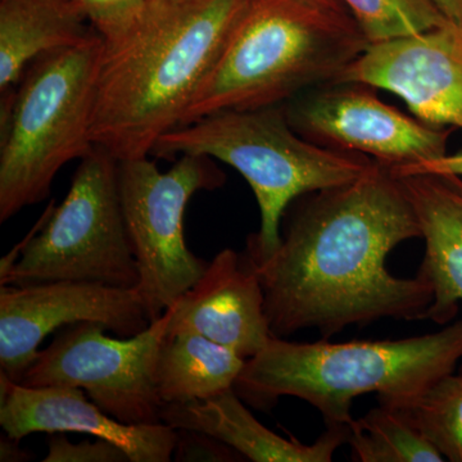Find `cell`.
I'll list each match as a JSON object with an SVG mask.
<instances>
[{
    "instance_id": "6da1fadb",
    "label": "cell",
    "mask_w": 462,
    "mask_h": 462,
    "mask_svg": "<svg viewBox=\"0 0 462 462\" xmlns=\"http://www.w3.org/2000/svg\"><path fill=\"white\" fill-rule=\"evenodd\" d=\"M282 242L264 258L243 254L276 338L318 329L324 339L380 319L424 320L433 288L387 269L392 249L421 238L402 181L374 161L354 181L300 197L282 216Z\"/></svg>"
},
{
    "instance_id": "7a4b0ae2",
    "label": "cell",
    "mask_w": 462,
    "mask_h": 462,
    "mask_svg": "<svg viewBox=\"0 0 462 462\" xmlns=\"http://www.w3.org/2000/svg\"><path fill=\"white\" fill-rule=\"evenodd\" d=\"M247 0H148L103 41L91 120L94 147L117 161L151 156L180 126Z\"/></svg>"
},
{
    "instance_id": "3957f363",
    "label": "cell",
    "mask_w": 462,
    "mask_h": 462,
    "mask_svg": "<svg viewBox=\"0 0 462 462\" xmlns=\"http://www.w3.org/2000/svg\"><path fill=\"white\" fill-rule=\"evenodd\" d=\"M461 360L462 320L398 340L297 343L273 337L245 360L234 389L254 409L296 397L315 407L327 428L348 427L355 398L376 393L385 406H402L454 373Z\"/></svg>"
},
{
    "instance_id": "277c9868",
    "label": "cell",
    "mask_w": 462,
    "mask_h": 462,
    "mask_svg": "<svg viewBox=\"0 0 462 462\" xmlns=\"http://www.w3.org/2000/svg\"><path fill=\"white\" fill-rule=\"evenodd\" d=\"M369 45L346 11L307 0H247L181 125L217 112L285 105L336 83Z\"/></svg>"
},
{
    "instance_id": "5b68a950",
    "label": "cell",
    "mask_w": 462,
    "mask_h": 462,
    "mask_svg": "<svg viewBox=\"0 0 462 462\" xmlns=\"http://www.w3.org/2000/svg\"><path fill=\"white\" fill-rule=\"evenodd\" d=\"M207 156L236 169L256 197L261 224L243 254L270 256L281 245L288 207L305 194L354 181L374 161L364 154L321 147L289 124L284 105L223 111L181 125L163 135L151 156L176 160Z\"/></svg>"
},
{
    "instance_id": "8992f818",
    "label": "cell",
    "mask_w": 462,
    "mask_h": 462,
    "mask_svg": "<svg viewBox=\"0 0 462 462\" xmlns=\"http://www.w3.org/2000/svg\"><path fill=\"white\" fill-rule=\"evenodd\" d=\"M103 41L50 51L0 94V223L50 197L63 166L94 148L90 129Z\"/></svg>"
},
{
    "instance_id": "52a82bcc",
    "label": "cell",
    "mask_w": 462,
    "mask_h": 462,
    "mask_svg": "<svg viewBox=\"0 0 462 462\" xmlns=\"http://www.w3.org/2000/svg\"><path fill=\"white\" fill-rule=\"evenodd\" d=\"M117 165L99 147L81 158L66 199L0 279V287L79 282L136 288L139 272L125 225Z\"/></svg>"
},
{
    "instance_id": "ba28073f",
    "label": "cell",
    "mask_w": 462,
    "mask_h": 462,
    "mask_svg": "<svg viewBox=\"0 0 462 462\" xmlns=\"http://www.w3.org/2000/svg\"><path fill=\"white\" fill-rule=\"evenodd\" d=\"M149 157L118 161L117 180L139 272L135 291L153 322L205 273L208 263L185 243V209L194 194L218 189L226 178L214 158L184 154L162 172Z\"/></svg>"
},
{
    "instance_id": "9c48e42d",
    "label": "cell",
    "mask_w": 462,
    "mask_h": 462,
    "mask_svg": "<svg viewBox=\"0 0 462 462\" xmlns=\"http://www.w3.org/2000/svg\"><path fill=\"white\" fill-rule=\"evenodd\" d=\"M171 309L129 338H111L98 322L83 321L58 331L27 370L26 387L81 388L103 411L125 424L161 422L158 352L167 336Z\"/></svg>"
},
{
    "instance_id": "30bf717a",
    "label": "cell",
    "mask_w": 462,
    "mask_h": 462,
    "mask_svg": "<svg viewBox=\"0 0 462 462\" xmlns=\"http://www.w3.org/2000/svg\"><path fill=\"white\" fill-rule=\"evenodd\" d=\"M358 84H328L285 103L289 124L321 147L373 157L396 169L445 156L452 130L431 126Z\"/></svg>"
},
{
    "instance_id": "8fae6325",
    "label": "cell",
    "mask_w": 462,
    "mask_h": 462,
    "mask_svg": "<svg viewBox=\"0 0 462 462\" xmlns=\"http://www.w3.org/2000/svg\"><path fill=\"white\" fill-rule=\"evenodd\" d=\"M98 322L121 338L147 329L135 289L51 282L0 288V374L21 384L50 334L78 322Z\"/></svg>"
},
{
    "instance_id": "7c38bea8",
    "label": "cell",
    "mask_w": 462,
    "mask_h": 462,
    "mask_svg": "<svg viewBox=\"0 0 462 462\" xmlns=\"http://www.w3.org/2000/svg\"><path fill=\"white\" fill-rule=\"evenodd\" d=\"M334 84L391 91L422 123L462 130V26L373 42Z\"/></svg>"
},
{
    "instance_id": "4fadbf2b",
    "label": "cell",
    "mask_w": 462,
    "mask_h": 462,
    "mask_svg": "<svg viewBox=\"0 0 462 462\" xmlns=\"http://www.w3.org/2000/svg\"><path fill=\"white\" fill-rule=\"evenodd\" d=\"M76 387H26L0 374V425L20 442L32 433H81L109 440L132 462L172 460L178 430L163 424H125Z\"/></svg>"
},
{
    "instance_id": "5bb4252c",
    "label": "cell",
    "mask_w": 462,
    "mask_h": 462,
    "mask_svg": "<svg viewBox=\"0 0 462 462\" xmlns=\"http://www.w3.org/2000/svg\"><path fill=\"white\" fill-rule=\"evenodd\" d=\"M167 336L191 331L254 357L273 338L256 272L243 254L226 248L208 263L199 281L175 300Z\"/></svg>"
},
{
    "instance_id": "9a60e30c",
    "label": "cell",
    "mask_w": 462,
    "mask_h": 462,
    "mask_svg": "<svg viewBox=\"0 0 462 462\" xmlns=\"http://www.w3.org/2000/svg\"><path fill=\"white\" fill-rule=\"evenodd\" d=\"M160 419L176 430L215 437L254 462H329L348 438V427H333L314 445H303L294 437L285 439L252 415L234 387L207 400L165 404Z\"/></svg>"
},
{
    "instance_id": "2e32d148",
    "label": "cell",
    "mask_w": 462,
    "mask_h": 462,
    "mask_svg": "<svg viewBox=\"0 0 462 462\" xmlns=\"http://www.w3.org/2000/svg\"><path fill=\"white\" fill-rule=\"evenodd\" d=\"M411 200L425 242L419 275L433 288L425 319L443 325L462 302V178L443 173L397 176Z\"/></svg>"
},
{
    "instance_id": "e0dca14e",
    "label": "cell",
    "mask_w": 462,
    "mask_h": 462,
    "mask_svg": "<svg viewBox=\"0 0 462 462\" xmlns=\"http://www.w3.org/2000/svg\"><path fill=\"white\" fill-rule=\"evenodd\" d=\"M75 0H0V94L36 58L96 35Z\"/></svg>"
},
{
    "instance_id": "ac0fdd59",
    "label": "cell",
    "mask_w": 462,
    "mask_h": 462,
    "mask_svg": "<svg viewBox=\"0 0 462 462\" xmlns=\"http://www.w3.org/2000/svg\"><path fill=\"white\" fill-rule=\"evenodd\" d=\"M245 360L191 331L166 336L158 352L157 391L163 404L207 400L233 388Z\"/></svg>"
},
{
    "instance_id": "d6986e66",
    "label": "cell",
    "mask_w": 462,
    "mask_h": 462,
    "mask_svg": "<svg viewBox=\"0 0 462 462\" xmlns=\"http://www.w3.org/2000/svg\"><path fill=\"white\" fill-rule=\"evenodd\" d=\"M346 443L357 462H442L428 438L393 407L380 403L348 425Z\"/></svg>"
},
{
    "instance_id": "ffe728a7",
    "label": "cell",
    "mask_w": 462,
    "mask_h": 462,
    "mask_svg": "<svg viewBox=\"0 0 462 462\" xmlns=\"http://www.w3.org/2000/svg\"><path fill=\"white\" fill-rule=\"evenodd\" d=\"M393 409L428 438L443 457L462 462V374L446 375L422 396Z\"/></svg>"
},
{
    "instance_id": "44dd1931",
    "label": "cell",
    "mask_w": 462,
    "mask_h": 462,
    "mask_svg": "<svg viewBox=\"0 0 462 462\" xmlns=\"http://www.w3.org/2000/svg\"><path fill=\"white\" fill-rule=\"evenodd\" d=\"M370 44L433 29L448 21L436 0H342Z\"/></svg>"
},
{
    "instance_id": "7402d4cb",
    "label": "cell",
    "mask_w": 462,
    "mask_h": 462,
    "mask_svg": "<svg viewBox=\"0 0 462 462\" xmlns=\"http://www.w3.org/2000/svg\"><path fill=\"white\" fill-rule=\"evenodd\" d=\"M103 41H111L141 14L148 0H75Z\"/></svg>"
},
{
    "instance_id": "603a6c76",
    "label": "cell",
    "mask_w": 462,
    "mask_h": 462,
    "mask_svg": "<svg viewBox=\"0 0 462 462\" xmlns=\"http://www.w3.org/2000/svg\"><path fill=\"white\" fill-rule=\"evenodd\" d=\"M44 462H132L123 448L109 440L97 438L96 442L72 443L62 434L48 439Z\"/></svg>"
},
{
    "instance_id": "cb8c5ba5",
    "label": "cell",
    "mask_w": 462,
    "mask_h": 462,
    "mask_svg": "<svg viewBox=\"0 0 462 462\" xmlns=\"http://www.w3.org/2000/svg\"><path fill=\"white\" fill-rule=\"evenodd\" d=\"M173 460L181 462L212 461L231 462L245 461L239 452L225 445L215 437L202 431L178 430L176 434Z\"/></svg>"
},
{
    "instance_id": "d4e9b609",
    "label": "cell",
    "mask_w": 462,
    "mask_h": 462,
    "mask_svg": "<svg viewBox=\"0 0 462 462\" xmlns=\"http://www.w3.org/2000/svg\"><path fill=\"white\" fill-rule=\"evenodd\" d=\"M394 176L418 175V173H443L462 178V148L456 153L433 158L430 161L413 163V165L391 169Z\"/></svg>"
},
{
    "instance_id": "484cf974",
    "label": "cell",
    "mask_w": 462,
    "mask_h": 462,
    "mask_svg": "<svg viewBox=\"0 0 462 462\" xmlns=\"http://www.w3.org/2000/svg\"><path fill=\"white\" fill-rule=\"evenodd\" d=\"M56 206V202L51 200L50 205H48L47 209H45L44 214L41 216L38 223L33 225L32 229L29 231V234H27L25 238L21 240L18 245H14V247L12 248L11 251L2 258V260H0V279L5 278V276L11 272L12 267L16 264L18 260H20L21 254L25 251V248L29 245V243L32 242L33 236H35L36 234L44 227V225L48 223V220H50Z\"/></svg>"
},
{
    "instance_id": "4316f807",
    "label": "cell",
    "mask_w": 462,
    "mask_h": 462,
    "mask_svg": "<svg viewBox=\"0 0 462 462\" xmlns=\"http://www.w3.org/2000/svg\"><path fill=\"white\" fill-rule=\"evenodd\" d=\"M18 440L7 437L2 438V448H0V461H25L29 458L27 452H23L20 447H17Z\"/></svg>"
},
{
    "instance_id": "83f0119b",
    "label": "cell",
    "mask_w": 462,
    "mask_h": 462,
    "mask_svg": "<svg viewBox=\"0 0 462 462\" xmlns=\"http://www.w3.org/2000/svg\"><path fill=\"white\" fill-rule=\"evenodd\" d=\"M436 3L449 21L462 26V0H436Z\"/></svg>"
},
{
    "instance_id": "f1b7e54d",
    "label": "cell",
    "mask_w": 462,
    "mask_h": 462,
    "mask_svg": "<svg viewBox=\"0 0 462 462\" xmlns=\"http://www.w3.org/2000/svg\"><path fill=\"white\" fill-rule=\"evenodd\" d=\"M307 2H311L318 5H322V7L346 11V7L345 5H343L342 0H307Z\"/></svg>"
}]
</instances>
